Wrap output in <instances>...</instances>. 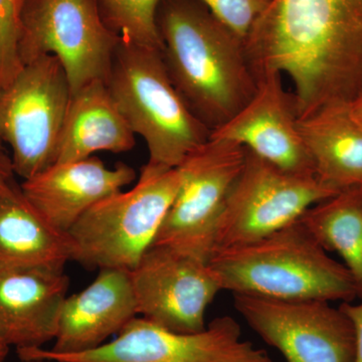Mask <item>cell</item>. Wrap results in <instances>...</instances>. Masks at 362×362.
<instances>
[{
  "mask_svg": "<svg viewBox=\"0 0 362 362\" xmlns=\"http://www.w3.org/2000/svg\"><path fill=\"white\" fill-rule=\"evenodd\" d=\"M9 349H11V346L0 337V362H6Z\"/></svg>",
  "mask_w": 362,
  "mask_h": 362,
  "instance_id": "4316f807",
  "label": "cell"
},
{
  "mask_svg": "<svg viewBox=\"0 0 362 362\" xmlns=\"http://www.w3.org/2000/svg\"><path fill=\"white\" fill-rule=\"evenodd\" d=\"M347 316L351 319L356 331V357L354 362H362V300L361 303L354 304V302L340 303Z\"/></svg>",
  "mask_w": 362,
  "mask_h": 362,
  "instance_id": "cb8c5ba5",
  "label": "cell"
},
{
  "mask_svg": "<svg viewBox=\"0 0 362 362\" xmlns=\"http://www.w3.org/2000/svg\"><path fill=\"white\" fill-rule=\"evenodd\" d=\"M211 13L230 28L233 33L246 40L250 30L264 13L271 0H199Z\"/></svg>",
  "mask_w": 362,
  "mask_h": 362,
  "instance_id": "603a6c76",
  "label": "cell"
},
{
  "mask_svg": "<svg viewBox=\"0 0 362 362\" xmlns=\"http://www.w3.org/2000/svg\"><path fill=\"white\" fill-rule=\"evenodd\" d=\"M69 284L65 268H0V337L16 349L54 340Z\"/></svg>",
  "mask_w": 362,
  "mask_h": 362,
  "instance_id": "9a60e30c",
  "label": "cell"
},
{
  "mask_svg": "<svg viewBox=\"0 0 362 362\" xmlns=\"http://www.w3.org/2000/svg\"><path fill=\"white\" fill-rule=\"evenodd\" d=\"M14 175L16 173L11 156H7L0 146V192L16 181Z\"/></svg>",
  "mask_w": 362,
  "mask_h": 362,
  "instance_id": "d4e9b609",
  "label": "cell"
},
{
  "mask_svg": "<svg viewBox=\"0 0 362 362\" xmlns=\"http://www.w3.org/2000/svg\"><path fill=\"white\" fill-rule=\"evenodd\" d=\"M233 306L287 362H354L356 331L340 307L320 300L283 301L233 295Z\"/></svg>",
  "mask_w": 362,
  "mask_h": 362,
  "instance_id": "8fae6325",
  "label": "cell"
},
{
  "mask_svg": "<svg viewBox=\"0 0 362 362\" xmlns=\"http://www.w3.org/2000/svg\"><path fill=\"white\" fill-rule=\"evenodd\" d=\"M246 150L244 168L218 221L214 251L267 237L337 194L314 175L287 173Z\"/></svg>",
  "mask_w": 362,
  "mask_h": 362,
  "instance_id": "30bf717a",
  "label": "cell"
},
{
  "mask_svg": "<svg viewBox=\"0 0 362 362\" xmlns=\"http://www.w3.org/2000/svg\"><path fill=\"white\" fill-rule=\"evenodd\" d=\"M23 2L0 0V94L23 68L20 54Z\"/></svg>",
  "mask_w": 362,
  "mask_h": 362,
  "instance_id": "7402d4cb",
  "label": "cell"
},
{
  "mask_svg": "<svg viewBox=\"0 0 362 362\" xmlns=\"http://www.w3.org/2000/svg\"><path fill=\"white\" fill-rule=\"evenodd\" d=\"M161 0H96L100 16L124 42L162 49L157 25Z\"/></svg>",
  "mask_w": 362,
  "mask_h": 362,
  "instance_id": "44dd1931",
  "label": "cell"
},
{
  "mask_svg": "<svg viewBox=\"0 0 362 362\" xmlns=\"http://www.w3.org/2000/svg\"><path fill=\"white\" fill-rule=\"evenodd\" d=\"M245 45L256 78L291 80L298 119L362 95V0H271Z\"/></svg>",
  "mask_w": 362,
  "mask_h": 362,
  "instance_id": "6da1fadb",
  "label": "cell"
},
{
  "mask_svg": "<svg viewBox=\"0 0 362 362\" xmlns=\"http://www.w3.org/2000/svg\"><path fill=\"white\" fill-rule=\"evenodd\" d=\"M298 125L317 180L335 192L362 187V125L349 106L323 109Z\"/></svg>",
  "mask_w": 362,
  "mask_h": 362,
  "instance_id": "d6986e66",
  "label": "cell"
},
{
  "mask_svg": "<svg viewBox=\"0 0 362 362\" xmlns=\"http://www.w3.org/2000/svg\"><path fill=\"white\" fill-rule=\"evenodd\" d=\"M0 143H1V142H0Z\"/></svg>",
  "mask_w": 362,
  "mask_h": 362,
  "instance_id": "f1b7e54d",
  "label": "cell"
},
{
  "mask_svg": "<svg viewBox=\"0 0 362 362\" xmlns=\"http://www.w3.org/2000/svg\"><path fill=\"white\" fill-rule=\"evenodd\" d=\"M137 315L130 271L102 269L83 291L66 298L49 349L58 354L96 349Z\"/></svg>",
  "mask_w": 362,
  "mask_h": 362,
  "instance_id": "2e32d148",
  "label": "cell"
},
{
  "mask_svg": "<svg viewBox=\"0 0 362 362\" xmlns=\"http://www.w3.org/2000/svg\"><path fill=\"white\" fill-rule=\"evenodd\" d=\"M157 25L171 82L209 130L230 121L256 94L245 40L199 0H161Z\"/></svg>",
  "mask_w": 362,
  "mask_h": 362,
  "instance_id": "7a4b0ae2",
  "label": "cell"
},
{
  "mask_svg": "<svg viewBox=\"0 0 362 362\" xmlns=\"http://www.w3.org/2000/svg\"><path fill=\"white\" fill-rule=\"evenodd\" d=\"M349 111L352 118L362 125V95L349 105Z\"/></svg>",
  "mask_w": 362,
  "mask_h": 362,
  "instance_id": "484cf974",
  "label": "cell"
},
{
  "mask_svg": "<svg viewBox=\"0 0 362 362\" xmlns=\"http://www.w3.org/2000/svg\"><path fill=\"white\" fill-rule=\"evenodd\" d=\"M209 265L221 290L283 301L354 302V279L300 221L262 239L221 247Z\"/></svg>",
  "mask_w": 362,
  "mask_h": 362,
  "instance_id": "3957f363",
  "label": "cell"
},
{
  "mask_svg": "<svg viewBox=\"0 0 362 362\" xmlns=\"http://www.w3.org/2000/svg\"><path fill=\"white\" fill-rule=\"evenodd\" d=\"M21 361L54 362H273L264 349L243 339L237 320L214 319L206 329L178 333L135 317L112 341L81 354H58L49 349H16Z\"/></svg>",
  "mask_w": 362,
  "mask_h": 362,
  "instance_id": "ba28073f",
  "label": "cell"
},
{
  "mask_svg": "<svg viewBox=\"0 0 362 362\" xmlns=\"http://www.w3.org/2000/svg\"><path fill=\"white\" fill-rule=\"evenodd\" d=\"M21 362H54V361H25Z\"/></svg>",
  "mask_w": 362,
  "mask_h": 362,
  "instance_id": "83f0119b",
  "label": "cell"
},
{
  "mask_svg": "<svg viewBox=\"0 0 362 362\" xmlns=\"http://www.w3.org/2000/svg\"><path fill=\"white\" fill-rule=\"evenodd\" d=\"M247 150L209 137L177 169L180 187L153 245L209 263L226 199L244 168Z\"/></svg>",
  "mask_w": 362,
  "mask_h": 362,
  "instance_id": "9c48e42d",
  "label": "cell"
},
{
  "mask_svg": "<svg viewBox=\"0 0 362 362\" xmlns=\"http://www.w3.org/2000/svg\"><path fill=\"white\" fill-rule=\"evenodd\" d=\"M71 99L54 56L26 64L0 94V142L8 144L14 173L23 180L56 163Z\"/></svg>",
  "mask_w": 362,
  "mask_h": 362,
  "instance_id": "8992f818",
  "label": "cell"
},
{
  "mask_svg": "<svg viewBox=\"0 0 362 362\" xmlns=\"http://www.w3.org/2000/svg\"><path fill=\"white\" fill-rule=\"evenodd\" d=\"M135 178V170L130 166L119 163L111 168L92 156L56 162L23 180L21 188L49 225L66 233L95 204L122 192Z\"/></svg>",
  "mask_w": 362,
  "mask_h": 362,
  "instance_id": "5bb4252c",
  "label": "cell"
},
{
  "mask_svg": "<svg viewBox=\"0 0 362 362\" xmlns=\"http://www.w3.org/2000/svg\"><path fill=\"white\" fill-rule=\"evenodd\" d=\"M119 40L102 20L96 0L23 2V66L40 57H56L66 71L71 95L94 81H106Z\"/></svg>",
  "mask_w": 362,
  "mask_h": 362,
  "instance_id": "52a82bcc",
  "label": "cell"
},
{
  "mask_svg": "<svg viewBox=\"0 0 362 362\" xmlns=\"http://www.w3.org/2000/svg\"><path fill=\"white\" fill-rule=\"evenodd\" d=\"M138 315L166 329H206L207 307L221 290L209 263L153 245L130 271Z\"/></svg>",
  "mask_w": 362,
  "mask_h": 362,
  "instance_id": "7c38bea8",
  "label": "cell"
},
{
  "mask_svg": "<svg viewBox=\"0 0 362 362\" xmlns=\"http://www.w3.org/2000/svg\"><path fill=\"white\" fill-rule=\"evenodd\" d=\"M134 146V132L106 81H94L71 95L56 162L82 160L100 151L123 153Z\"/></svg>",
  "mask_w": 362,
  "mask_h": 362,
  "instance_id": "e0dca14e",
  "label": "cell"
},
{
  "mask_svg": "<svg viewBox=\"0 0 362 362\" xmlns=\"http://www.w3.org/2000/svg\"><path fill=\"white\" fill-rule=\"evenodd\" d=\"M300 223L328 252L342 259L362 300V187L347 188L309 207Z\"/></svg>",
  "mask_w": 362,
  "mask_h": 362,
  "instance_id": "ffe728a7",
  "label": "cell"
},
{
  "mask_svg": "<svg viewBox=\"0 0 362 362\" xmlns=\"http://www.w3.org/2000/svg\"><path fill=\"white\" fill-rule=\"evenodd\" d=\"M279 73L257 78L258 89L249 103L211 137L242 145L287 173L314 175L313 162L298 125L291 93Z\"/></svg>",
  "mask_w": 362,
  "mask_h": 362,
  "instance_id": "4fadbf2b",
  "label": "cell"
},
{
  "mask_svg": "<svg viewBox=\"0 0 362 362\" xmlns=\"http://www.w3.org/2000/svg\"><path fill=\"white\" fill-rule=\"evenodd\" d=\"M180 187L177 168L145 164L134 187L98 202L68 230L71 261L132 271L153 246Z\"/></svg>",
  "mask_w": 362,
  "mask_h": 362,
  "instance_id": "5b68a950",
  "label": "cell"
},
{
  "mask_svg": "<svg viewBox=\"0 0 362 362\" xmlns=\"http://www.w3.org/2000/svg\"><path fill=\"white\" fill-rule=\"evenodd\" d=\"M71 261L66 233L42 218L14 181L0 192V268H65Z\"/></svg>",
  "mask_w": 362,
  "mask_h": 362,
  "instance_id": "ac0fdd59",
  "label": "cell"
},
{
  "mask_svg": "<svg viewBox=\"0 0 362 362\" xmlns=\"http://www.w3.org/2000/svg\"><path fill=\"white\" fill-rule=\"evenodd\" d=\"M106 84L131 129L146 142L147 165L178 168L211 137L171 82L161 49L120 39Z\"/></svg>",
  "mask_w": 362,
  "mask_h": 362,
  "instance_id": "277c9868",
  "label": "cell"
}]
</instances>
